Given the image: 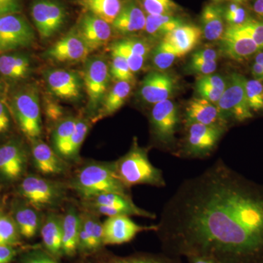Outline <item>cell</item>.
I'll list each match as a JSON object with an SVG mask.
<instances>
[{"label": "cell", "mask_w": 263, "mask_h": 263, "mask_svg": "<svg viewBox=\"0 0 263 263\" xmlns=\"http://www.w3.org/2000/svg\"><path fill=\"white\" fill-rule=\"evenodd\" d=\"M252 75L254 79L262 81H263V66L259 64L255 63L252 66Z\"/></svg>", "instance_id": "f5cc1de1"}, {"label": "cell", "mask_w": 263, "mask_h": 263, "mask_svg": "<svg viewBox=\"0 0 263 263\" xmlns=\"http://www.w3.org/2000/svg\"><path fill=\"white\" fill-rule=\"evenodd\" d=\"M76 32L90 52L105 46L110 41L112 34L110 24L89 13L81 18Z\"/></svg>", "instance_id": "2e32d148"}, {"label": "cell", "mask_w": 263, "mask_h": 263, "mask_svg": "<svg viewBox=\"0 0 263 263\" xmlns=\"http://www.w3.org/2000/svg\"><path fill=\"white\" fill-rule=\"evenodd\" d=\"M224 54L232 60L242 61L260 51L250 36L238 26H229L221 38Z\"/></svg>", "instance_id": "5bb4252c"}, {"label": "cell", "mask_w": 263, "mask_h": 263, "mask_svg": "<svg viewBox=\"0 0 263 263\" xmlns=\"http://www.w3.org/2000/svg\"><path fill=\"white\" fill-rule=\"evenodd\" d=\"M32 155L34 164L44 175L65 174L67 166L61 156L41 140H33Z\"/></svg>", "instance_id": "44dd1931"}, {"label": "cell", "mask_w": 263, "mask_h": 263, "mask_svg": "<svg viewBox=\"0 0 263 263\" xmlns=\"http://www.w3.org/2000/svg\"><path fill=\"white\" fill-rule=\"evenodd\" d=\"M186 136L176 155L187 158H205L212 155L226 128L205 124H186Z\"/></svg>", "instance_id": "277c9868"}, {"label": "cell", "mask_w": 263, "mask_h": 263, "mask_svg": "<svg viewBox=\"0 0 263 263\" xmlns=\"http://www.w3.org/2000/svg\"><path fill=\"white\" fill-rule=\"evenodd\" d=\"M103 224V245H122L131 241L138 233L157 230V226H143L136 224L128 216L108 217Z\"/></svg>", "instance_id": "4fadbf2b"}, {"label": "cell", "mask_w": 263, "mask_h": 263, "mask_svg": "<svg viewBox=\"0 0 263 263\" xmlns=\"http://www.w3.org/2000/svg\"><path fill=\"white\" fill-rule=\"evenodd\" d=\"M175 80L167 73L152 72L143 79L141 95L145 102L155 104L168 100L174 93Z\"/></svg>", "instance_id": "ffe728a7"}, {"label": "cell", "mask_w": 263, "mask_h": 263, "mask_svg": "<svg viewBox=\"0 0 263 263\" xmlns=\"http://www.w3.org/2000/svg\"><path fill=\"white\" fill-rule=\"evenodd\" d=\"M0 91H1V86H0Z\"/></svg>", "instance_id": "94428289"}, {"label": "cell", "mask_w": 263, "mask_h": 263, "mask_svg": "<svg viewBox=\"0 0 263 263\" xmlns=\"http://www.w3.org/2000/svg\"><path fill=\"white\" fill-rule=\"evenodd\" d=\"M238 27L250 36L260 51L263 50V22L249 18L245 23Z\"/></svg>", "instance_id": "7bdbcfd3"}, {"label": "cell", "mask_w": 263, "mask_h": 263, "mask_svg": "<svg viewBox=\"0 0 263 263\" xmlns=\"http://www.w3.org/2000/svg\"><path fill=\"white\" fill-rule=\"evenodd\" d=\"M201 29L194 25H182L175 29L163 37L164 42L169 43L182 57L193 51L200 42Z\"/></svg>", "instance_id": "7402d4cb"}, {"label": "cell", "mask_w": 263, "mask_h": 263, "mask_svg": "<svg viewBox=\"0 0 263 263\" xmlns=\"http://www.w3.org/2000/svg\"><path fill=\"white\" fill-rule=\"evenodd\" d=\"M187 259L189 263H219L214 259L205 257H190Z\"/></svg>", "instance_id": "db71d44e"}, {"label": "cell", "mask_w": 263, "mask_h": 263, "mask_svg": "<svg viewBox=\"0 0 263 263\" xmlns=\"http://www.w3.org/2000/svg\"><path fill=\"white\" fill-rule=\"evenodd\" d=\"M110 76L108 64L103 59L94 57L86 62L82 81L91 108H97L103 102L108 91Z\"/></svg>", "instance_id": "7c38bea8"}, {"label": "cell", "mask_w": 263, "mask_h": 263, "mask_svg": "<svg viewBox=\"0 0 263 263\" xmlns=\"http://www.w3.org/2000/svg\"><path fill=\"white\" fill-rule=\"evenodd\" d=\"M185 124H197L226 128L228 121L221 115L215 104L202 98H194L185 109Z\"/></svg>", "instance_id": "e0dca14e"}, {"label": "cell", "mask_w": 263, "mask_h": 263, "mask_svg": "<svg viewBox=\"0 0 263 263\" xmlns=\"http://www.w3.org/2000/svg\"><path fill=\"white\" fill-rule=\"evenodd\" d=\"M37 209L28 203L15 202L13 209V219L18 227L20 235L26 238L35 236L41 221Z\"/></svg>", "instance_id": "cb8c5ba5"}, {"label": "cell", "mask_w": 263, "mask_h": 263, "mask_svg": "<svg viewBox=\"0 0 263 263\" xmlns=\"http://www.w3.org/2000/svg\"><path fill=\"white\" fill-rule=\"evenodd\" d=\"M77 3L109 24H113L122 9L120 0H77Z\"/></svg>", "instance_id": "83f0119b"}, {"label": "cell", "mask_w": 263, "mask_h": 263, "mask_svg": "<svg viewBox=\"0 0 263 263\" xmlns=\"http://www.w3.org/2000/svg\"><path fill=\"white\" fill-rule=\"evenodd\" d=\"M19 10V0H0V16L15 13Z\"/></svg>", "instance_id": "c3c4849f"}, {"label": "cell", "mask_w": 263, "mask_h": 263, "mask_svg": "<svg viewBox=\"0 0 263 263\" xmlns=\"http://www.w3.org/2000/svg\"><path fill=\"white\" fill-rule=\"evenodd\" d=\"M182 24L181 20L172 15H148L145 29L152 37H164Z\"/></svg>", "instance_id": "1f68e13d"}, {"label": "cell", "mask_w": 263, "mask_h": 263, "mask_svg": "<svg viewBox=\"0 0 263 263\" xmlns=\"http://www.w3.org/2000/svg\"><path fill=\"white\" fill-rule=\"evenodd\" d=\"M88 131H89V125L87 123L81 119H77L75 130L66 144L61 157L67 159L75 157L79 154L81 145L87 136Z\"/></svg>", "instance_id": "e575fe53"}, {"label": "cell", "mask_w": 263, "mask_h": 263, "mask_svg": "<svg viewBox=\"0 0 263 263\" xmlns=\"http://www.w3.org/2000/svg\"><path fill=\"white\" fill-rule=\"evenodd\" d=\"M246 80L240 74H232L226 90L216 103L221 115L228 122L230 119L245 122L253 117L246 93Z\"/></svg>", "instance_id": "8992f818"}, {"label": "cell", "mask_w": 263, "mask_h": 263, "mask_svg": "<svg viewBox=\"0 0 263 263\" xmlns=\"http://www.w3.org/2000/svg\"><path fill=\"white\" fill-rule=\"evenodd\" d=\"M21 263H58L47 254L34 252L27 254L22 258Z\"/></svg>", "instance_id": "bcb514c9"}, {"label": "cell", "mask_w": 263, "mask_h": 263, "mask_svg": "<svg viewBox=\"0 0 263 263\" xmlns=\"http://www.w3.org/2000/svg\"><path fill=\"white\" fill-rule=\"evenodd\" d=\"M20 235L13 217L0 214V245L14 247L19 243Z\"/></svg>", "instance_id": "8d00e7d4"}, {"label": "cell", "mask_w": 263, "mask_h": 263, "mask_svg": "<svg viewBox=\"0 0 263 263\" xmlns=\"http://www.w3.org/2000/svg\"><path fill=\"white\" fill-rule=\"evenodd\" d=\"M46 79L50 91L57 98L67 101H76L81 98L84 84L76 72L57 69L48 71Z\"/></svg>", "instance_id": "9a60e30c"}, {"label": "cell", "mask_w": 263, "mask_h": 263, "mask_svg": "<svg viewBox=\"0 0 263 263\" xmlns=\"http://www.w3.org/2000/svg\"><path fill=\"white\" fill-rule=\"evenodd\" d=\"M111 51L117 52L125 59L133 73H136L141 70L146 60L135 53L123 40L114 43L111 47Z\"/></svg>", "instance_id": "60d3db41"}, {"label": "cell", "mask_w": 263, "mask_h": 263, "mask_svg": "<svg viewBox=\"0 0 263 263\" xmlns=\"http://www.w3.org/2000/svg\"><path fill=\"white\" fill-rule=\"evenodd\" d=\"M218 55L215 50L212 48L199 50L192 56L193 61L212 62L217 61Z\"/></svg>", "instance_id": "7dc6e473"}, {"label": "cell", "mask_w": 263, "mask_h": 263, "mask_svg": "<svg viewBox=\"0 0 263 263\" xmlns=\"http://www.w3.org/2000/svg\"><path fill=\"white\" fill-rule=\"evenodd\" d=\"M0 190H1V186H0Z\"/></svg>", "instance_id": "6125c7cd"}, {"label": "cell", "mask_w": 263, "mask_h": 263, "mask_svg": "<svg viewBox=\"0 0 263 263\" xmlns=\"http://www.w3.org/2000/svg\"><path fill=\"white\" fill-rule=\"evenodd\" d=\"M243 1V0H238V3H240V2Z\"/></svg>", "instance_id": "91938a15"}, {"label": "cell", "mask_w": 263, "mask_h": 263, "mask_svg": "<svg viewBox=\"0 0 263 263\" xmlns=\"http://www.w3.org/2000/svg\"><path fill=\"white\" fill-rule=\"evenodd\" d=\"M41 235L45 247L50 253L59 255L62 252V219L51 214L41 228Z\"/></svg>", "instance_id": "484cf974"}, {"label": "cell", "mask_w": 263, "mask_h": 263, "mask_svg": "<svg viewBox=\"0 0 263 263\" xmlns=\"http://www.w3.org/2000/svg\"><path fill=\"white\" fill-rule=\"evenodd\" d=\"M131 90L130 83L117 81L111 89L107 92L102 102V115H111L122 108L130 95Z\"/></svg>", "instance_id": "f546056e"}, {"label": "cell", "mask_w": 263, "mask_h": 263, "mask_svg": "<svg viewBox=\"0 0 263 263\" xmlns=\"http://www.w3.org/2000/svg\"><path fill=\"white\" fill-rule=\"evenodd\" d=\"M233 1L237 2V3H238V0H233Z\"/></svg>", "instance_id": "680465c9"}, {"label": "cell", "mask_w": 263, "mask_h": 263, "mask_svg": "<svg viewBox=\"0 0 263 263\" xmlns=\"http://www.w3.org/2000/svg\"><path fill=\"white\" fill-rule=\"evenodd\" d=\"M25 151L17 142L10 141L0 147V174L10 181L18 179L27 166Z\"/></svg>", "instance_id": "d6986e66"}, {"label": "cell", "mask_w": 263, "mask_h": 263, "mask_svg": "<svg viewBox=\"0 0 263 263\" xmlns=\"http://www.w3.org/2000/svg\"><path fill=\"white\" fill-rule=\"evenodd\" d=\"M30 61L22 54H5L0 57V73L7 79H24L30 72Z\"/></svg>", "instance_id": "f1b7e54d"}, {"label": "cell", "mask_w": 263, "mask_h": 263, "mask_svg": "<svg viewBox=\"0 0 263 263\" xmlns=\"http://www.w3.org/2000/svg\"><path fill=\"white\" fill-rule=\"evenodd\" d=\"M72 187L84 200L104 193L129 195L114 172L112 163H92L84 166L72 181Z\"/></svg>", "instance_id": "3957f363"}, {"label": "cell", "mask_w": 263, "mask_h": 263, "mask_svg": "<svg viewBox=\"0 0 263 263\" xmlns=\"http://www.w3.org/2000/svg\"><path fill=\"white\" fill-rule=\"evenodd\" d=\"M246 93L251 110L263 111V85L260 81L246 80Z\"/></svg>", "instance_id": "ab89813d"}, {"label": "cell", "mask_w": 263, "mask_h": 263, "mask_svg": "<svg viewBox=\"0 0 263 263\" xmlns=\"http://www.w3.org/2000/svg\"><path fill=\"white\" fill-rule=\"evenodd\" d=\"M16 250L13 247L0 245V263H10L14 258Z\"/></svg>", "instance_id": "681fc988"}, {"label": "cell", "mask_w": 263, "mask_h": 263, "mask_svg": "<svg viewBox=\"0 0 263 263\" xmlns=\"http://www.w3.org/2000/svg\"><path fill=\"white\" fill-rule=\"evenodd\" d=\"M190 70L202 76L211 75L214 73L217 67V61L205 62L193 61L190 62Z\"/></svg>", "instance_id": "f6af8a7d"}, {"label": "cell", "mask_w": 263, "mask_h": 263, "mask_svg": "<svg viewBox=\"0 0 263 263\" xmlns=\"http://www.w3.org/2000/svg\"><path fill=\"white\" fill-rule=\"evenodd\" d=\"M255 63L259 64L263 66V52L259 53L255 57Z\"/></svg>", "instance_id": "9f6ffc18"}, {"label": "cell", "mask_w": 263, "mask_h": 263, "mask_svg": "<svg viewBox=\"0 0 263 263\" xmlns=\"http://www.w3.org/2000/svg\"><path fill=\"white\" fill-rule=\"evenodd\" d=\"M224 79L219 75L203 76L197 81L196 90L200 98L211 103H218L226 88Z\"/></svg>", "instance_id": "4dcf8cb0"}, {"label": "cell", "mask_w": 263, "mask_h": 263, "mask_svg": "<svg viewBox=\"0 0 263 263\" xmlns=\"http://www.w3.org/2000/svg\"></svg>", "instance_id": "be15d7a7"}, {"label": "cell", "mask_w": 263, "mask_h": 263, "mask_svg": "<svg viewBox=\"0 0 263 263\" xmlns=\"http://www.w3.org/2000/svg\"><path fill=\"white\" fill-rule=\"evenodd\" d=\"M85 202L89 210L108 217L115 216H138L155 219L154 213L137 206L129 195L118 193H104L87 199Z\"/></svg>", "instance_id": "9c48e42d"}, {"label": "cell", "mask_w": 263, "mask_h": 263, "mask_svg": "<svg viewBox=\"0 0 263 263\" xmlns=\"http://www.w3.org/2000/svg\"><path fill=\"white\" fill-rule=\"evenodd\" d=\"M118 179L127 189L135 185L146 184L162 188L166 186L163 173L148 159V150L133 142L130 150L112 163Z\"/></svg>", "instance_id": "7a4b0ae2"}, {"label": "cell", "mask_w": 263, "mask_h": 263, "mask_svg": "<svg viewBox=\"0 0 263 263\" xmlns=\"http://www.w3.org/2000/svg\"><path fill=\"white\" fill-rule=\"evenodd\" d=\"M110 75L117 81H127L131 83L134 80V73L132 72L125 59L122 55L114 51H112Z\"/></svg>", "instance_id": "74e56055"}, {"label": "cell", "mask_w": 263, "mask_h": 263, "mask_svg": "<svg viewBox=\"0 0 263 263\" xmlns=\"http://www.w3.org/2000/svg\"><path fill=\"white\" fill-rule=\"evenodd\" d=\"M100 263H181L176 257L163 256L138 255L130 257H112Z\"/></svg>", "instance_id": "f35d334b"}, {"label": "cell", "mask_w": 263, "mask_h": 263, "mask_svg": "<svg viewBox=\"0 0 263 263\" xmlns=\"http://www.w3.org/2000/svg\"><path fill=\"white\" fill-rule=\"evenodd\" d=\"M213 1H214V2H219V1H221V0H213Z\"/></svg>", "instance_id": "6f0895ef"}, {"label": "cell", "mask_w": 263, "mask_h": 263, "mask_svg": "<svg viewBox=\"0 0 263 263\" xmlns=\"http://www.w3.org/2000/svg\"><path fill=\"white\" fill-rule=\"evenodd\" d=\"M31 14L40 35L51 37L61 29L67 18L65 7L57 0H35Z\"/></svg>", "instance_id": "8fae6325"}, {"label": "cell", "mask_w": 263, "mask_h": 263, "mask_svg": "<svg viewBox=\"0 0 263 263\" xmlns=\"http://www.w3.org/2000/svg\"><path fill=\"white\" fill-rule=\"evenodd\" d=\"M81 216L70 208L62 219V252L68 256L73 255L79 249Z\"/></svg>", "instance_id": "d4e9b609"}, {"label": "cell", "mask_w": 263, "mask_h": 263, "mask_svg": "<svg viewBox=\"0 0 263 263\" xmlns=\"http://www.w3.org/2000/svg\"><path fill=\"white\" fill-rule=\"evenodd\" d=\"M10 122V116L8 109L5 104L0 101V133H4L8 130Z\"/></svg>", "instance_id": "f907efd6"}, {"label": "cell", "mask_w": 263, "mask_h": 263, "mask_svg": "<svg viewBox=\"0 0 263 263\" xmlns=\"http://www.w3.org/2000/svg\"><path fill=\"white\" fill-rule=\"evenodd\" d=\"M202 34L208 41L221 39L224 32L223 11L215 5H209L204 8L201 16Z\"/></svg>", "instance_id": "4316f807"}, {"label": "cell", "mask_w": 263, "mask_h": 263, "mask_svg": "<svg viewBox=\"0 0 263 263\" xmlns=\"http://www.w3.org/2000/svg\"><path fill=\"white\" fill-rule=\"evenodd\" d=\"M146 16L135 3L123 6L112 24L113 28L122 34H133L143 30L146 27Z\"/></svg>", "instance_id": "603a6c76"}, {"label": "cell", "mask_w": 263, "mask_h": 263, "mask_svg": "<svg viewBox=\"0 0 263 263\" xmlns=\"http://www.w3.org/2000/svg\"><path fill=\"white\" fill-rule=\"evenodd\" d=\"M81 222L89 237L91 251L103 245V224L98 218L91 214H84L81 215Z\"/></svg>", "instance_id": "d6a6232c"}, {"label": "cell", "mask_w": 263, "mask_h": 263, "mask_svg": "<svg viewBox=\"0 0 263 263\" xmlns=\"http://www.w3.org/2000/svg\"><path fill=\"white\" fill-rule=\"evenodd\" d=\"M156 226L171 257L263 263V184L218 160L179 185Z\"/></svg>", "instance_id": "6da1fadb"}, {"label": "cell", "mask_w": 263, "mask_h": 263, "mask_svg": "<svg viewBox=\"0 0 263 263\" xmlns=\"http://www.w3.org/2000/svg\"><path fill=\"white\" fill-rule=\"evenodd\" d=\"M90 52L77 32L70 33L55 43L46 51L48 58L60 62H77L86 60Z\"/></svg>", "instance_id": "ac0fdd59"}, {"label": "cell", "mask_w": 263, "mask_h": 263, "mask_svg": "<svg viewBox=\"0 0 263 263\" xmlns=\"http://www.w3.org/2000/svg\"><path fill=\"white\" fill-rule=\"evenodd\" d=\"M18 190L27 203L37 210L59 205L65 194L60 183L34 175L24 178Z\"/></svg>", "instance_id": "5b68a950"}, {"label": "cell", "mask_w": 263, "mask_h": 263, "mask_svg": "<svg viewBox=\"0 0 263 263\" xmlns=\"http://www.w3.org/2000/svg\"><path fill=\"white\" fill-rule=\"evenodd\" d=\"M152 133L163 148H172L179 124L177 107L171 100L155 104L150 115Z\"/></svg>", "instance_id": "ba28073f"}, {"label": "cell", "mask_w": 263, "mask_h": 263, "mask_svg": "<svg viewBox=\"0 0 263 263\" xmlns=\"http://www.w3.org/2000/svg\"><path fill=\"white\" fill-rule=\"evenodd\" d=\"M13 107L21 130L32 141L37 139L42 134V122L37 89L30 87L18 92Z\"/></svg>", "instance_id": "52a82bcc"}, {"label": "cell", "mask_w": 263, "mask_h": 263, "mask_svg": "<svg viewBox=\"0 0 263 263\" xmlns=\"http://www.w3.org/2000/svg\"><path fill=\"white\" fill-rule=\"evenodd\" d=\"M179 58L181 57L176 49L162 41L153 52L152 62L156 68L163 70L170 68Z\"/></svg>", "instance_id": "d590c367"}, {"label": "cell", "mask_w": 263, "mask_h": 263, "mask_svg": "<svg viewBox=\"0 0 263 263\" xmlns=\"http://www.w3.org/2000/svg\"><path fill=\"white\" fill-rule=\"evenodd\" d=\"M254 10L257 15L263 18V0H256L254 4Z\"/></svg>", "instance_id": "11a10c76"}, {"label": "cell", "mask_w": 263, "mask_h": 263, "mask_svg": "<svg viewBox=\"0 0 263 263\" xmlns=\"http://www.w3.org/2000/svg\"><path fill=\"white\" fill-rule=\"evenodd\" d=\"M46 114L51 121H59L62 114H63V111H62V108L57 104L50 103L48 104L47 108H46Z\"/></svg>", "instance_id": "816d5d0a"}, {"label": "cell", "mask_w": 263, "mask_h": 263, "mask_svg": "<svg viewBox=\"0 0 263 263\" xmlns=\"http://www.w3.org/2000/svg\"><path fill=\"white\" fill-rule=\"evenodd\" d=\"M143 8L148 15H169L177 10V5L173 0H142Z\"/></svg>", "instance_id": "b9f144b4"}, {"label": "cell", "mask_w": 263, "mask_h": 263, "mask_svg": "<svg viewBox=\"0 0 263 263\" xmlns=\"http://www.w3.org/2000/svg\"><path fill=\"white\" fill-rule=\"evenodd\" d=\"M34 40V31L23 17L15 13L0 16V52L27 47Z\"/></svg>", "instance_id": "30bf717a"}, {"label": "cell", "mask_w": 263, "mask_h": 263, "mask_svg": "<svg viewBox=\"0 0 263 263\" xmlns=\"http://www.w3.org/2000/svg\"><path fill=\"white\" fill-rule=\"evenodd\" d=\"M224 17L230 26H240L248 20L247 12L239 5L231 4L227 8Z\"/></svg>", "instance_id": "ee69618b"}, {"label": "cell", "mask_w": 263, "mask_h": 263, "mask_svg": "<svg viewBox=\"0 0 263 263\" xmlns=\"http://www.w3.org/2000/svg\"><path fill=\"white\" fill-rule=\"evenodd\" d=\"M76 122L77 119L76 118H66L60 121L55 128L53 133V143L55 151L59 155L61 156L66 144L75 130Z\"/></svg>", "instance_id": "836d02e7"}]
</instances>
